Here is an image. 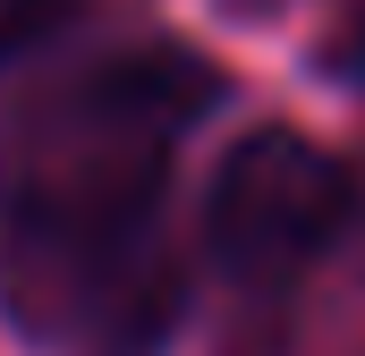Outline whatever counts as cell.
<instances>
[{
    "label": "cell",
    "instance_id": "cell-1",
    "mask_svg": "<svg viewBox=\"0 0 365 356\" xmlns=\"http://www.w3.org/2000/svg\"><path fill=\"white\" fill-rule=\"evenodd\" d=\"M221 77L145 43L34 93L0 127V314L43 356H162L187 280L162 238L170 162Z\"/></svg>",
    "mask_w": 365,
    "mask_h": 356
},
{
    "label": "cell",
    "instance_id": "cell-2",
    "mask_svg": "<svg viewBox=\"0 0 365 356\" xmlns=\"http://www.w3.org/2000/svg\"><path fill=\"white\" fill-rule=\"evenodd\" d=\"M357 221V178L340 170L314 136L255 127L221 153L204 187V263L247 297H272L323 263Z\"/></svg>",
    "mask_w": 365,
    "mask_h": 356
},
{
    "label": "cell",
    "instance_id": "cell-3",
    "mask_svg": "<svg viewBox=\"0 0 365 356\" xmlns=\"http://www.w3.org/2000/svg\"><path fill=\"white\" fill-rule=\"evenodd\" d=\"M86 17V0H0V60H26L43 43H60Z\"/></svg>",
    "mask_w": 365,
    "mask_h": 356
},
{
    "label": "cell",
    "instance_id": "cell-4",
    "mask_svg": "<svg viewBox=\"0 0 365 356\" xmlns=\"http://www.w3.org/2000/svg\"><path fill=\"white\" fill-rule=\"evenodd\" d=\"M349 68H357V77H365V26H357V43H349Z\"/></svg>",
    "mask_w": 365,
    "mask_h": 356
}]
</instances>
